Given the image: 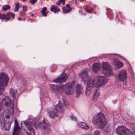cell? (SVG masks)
Masks as SVG:
<instances>
[{"mask_svg":"<svg viewBox=\"0 0 135 135\" xmlns=\"http://www.w3.org/2000/svg\"><path fill=\"white\" fill-rule=\"evenodd\" d=\"M13 114L8 111H4L0 116V121L2 129L5 131L10 130L13 121Z\"/></svg>","mask_w":135,"mask_h":135,"instance_id":"6da1fadb","label":"cell"},{"mask_svg":"<svg viewBox=\"0 0 135 135\" xmlns=\"http://www.w3.org/2000/svg\"><path fill=\"white\" fill-rule=\"evenodd\" d=\"M92 122L95 125L102 129L105 128L107 124L106 118L102 112L96 115L93 118Z\"/></svg>","mask_w":135,"mask_h":135,"instance_id":"7a4b0ae2","label":"cell"},{"mask_svg":"<svg viewBox=\"0 0 135 135\" xmlns=\"http://www.w3.org/2000/svg\"><path fill=\"white\" fill-rule=\"evenodd\" d=\"M1 108L4 111H8L13 114L14 103L9 97L6 96L3 99L1 103Z\"/></svg>","mask_w":135,"mask_h":135,"instance_id":"3957f363","label":"cell"},{"mask_svg":"<svg viewBox=\"0 0 135 135\" xmlns=\"http://www.w3.org/2000/svg\"><path fill=\"white\" fill-rule=\"evenodd\" d=\"M9 80V78L7 74L5 73H0V95L4 92Z\"/></svg>","mask_w":135,"mask_h":135,"instance_id":"277c9868","label":"cell"},{"mask_svg":"<svg viewBox=\"0 0 135 135\" xmlns=\"http://www.w3.org/2000/svg\"><path fill=\"white\" fill-rule=\"evenodd\" d=\"M22 128L23 130L28 135H35V130L26 121H23L22 123Z\"/></svg>","mask_w":135,"mask_h":135,"instance_id":"5b68a950","label":"cell"},{"mask_svg":"<svg viewBox=\"0 0 135 135\" xmlns=\"http://www.w3.org/2000/svg\"><path fill=\"white\" fill-rule=\"evenodd\" d=\"M75 82H70L64 86V92L67 95L73 94L74 93Z\"/></svg>","mask_w":135,"mask_h":135,"instance_id":"8992f818","label":"cell"},{"mask_svg":"<svg viewBox=\"0 0 135 135\" xmlns=\"http://www.w3.org/2000/svg\"><path fill=\"white\" fill-rule=\"evenodd\" d=\"M103 72L104 74L107 77H111L113 75V72L111 66L107 62H103L102 63Z\"/></svg>","mask_w":135,"mask_h":135,"instance_id":"52a82bcc","label":"cell"},{"mask_svg":"<svg viewBox=\"0 0 135 135\" xmlns=\"http://www.w3.org/2000/svg\"><path fill=\"white\" fill-rule=\"evenodd\" d=\"M116 131L119 135H134L129 129L122 126L118 127Z\"/></svg>","mask_w":135,"mask_h":135,"instance_id":"ba28073f","label":"cell"},{"mask_svg":"<svg viewBox=\"0 0 135 135\" xmlns=\"http://www.w3.org/2000/svg\"><path fill=\"white\" fill-rule=\"evenodd\" d=\"M107 82V79L105 77L99 76L96 80L95 85L97 87H100L105 85Z\"/></svg>","mask_w":135,"mask_h":135,"instance_id":"9c48e42d","label":"cell"},{"mask_svg":"<svg viewBox=\"0 0 135 135\" xmlns=\"http://www.w3.org/2000/svg\"><path fill=\"white\" fill-rule=\"evenodd\" d=\"M40 128L44 134H48L50 131V126L45 121H44L40 124Z\"/></svg>","mask_w":135,"mask_h":135,"instance_id":"30bf717a","label":"cell"},{"mask_svg":"<svg viewBox=\"0 0 135 135\" xmlns=\"http://www.w3.org/2000/svg\"><path fill=\"white\" fill-rule=\"evenodd\" d=\"M94 84V81L93 80H90L88 82L87 85L86 86V96H89L92 92V89L93 88Z\"/></svg>","mask_w":135,"mask_h":135,"instance_id":"8fae6325","label":"cell"},{"mask_svg":"<svg viewBox=\"0 0 135 135\" xmlns=\"http://www.w3.org/2000/svg\"><path fill=\"white\" fill-rule=\"evenodd\" d=\"M67 77H68L67 74L66 73H63L58 78L54 79V82L55 83H64L67 80Z\"/></svg>","mask_w":135,"mask_h":135,"instance_id":"7c38bea8","label":"cell"},{"mask_svg":"<svg viewBox=\"0 0 135 135\" xmlns=\"http://www.w3.org/2000/svg\"><path fill=\"white\" fill-rule=\"evenodd\" d=\"M51 88L54 90L60 93H62L64 92V86L63 85L57 86V85H51Z\"/></svg>","mask_w":135,"mask_h":135,"instance_id":"4fadbf2b","label":"cell"},{"mask_svg":"<svg viewBox=\"0 0 135 135\" xmlns=\"http://www.w3.org/2000/svg\"><path fill=\"white\" fill-rule=\"evenodd\" d=\"M48 113L51 118H54L55 117H57L58 116V112L56 109L54 108H50L48 109Z\"/></svg>","mask_w":135,"mask_h":135,"instance_id":"5bb4252c","label":"cell"},{"mask_svg":"<svg viewBox=\"0 0 135 135\" xmlns=\"http://www.w3.org/2000/svg\"><path fill=\"white\" fill-rule=\"evenodd\" d=\"M118 79L121 81H124L127 78V74L126 71H122L118 74Z\"/></svg>","mask_w":135,"mask_h":135,"instance_id":"9a60e30c","label":"cell"},{"mask_svg":"<svg viewBox=\"0 0 135 135\" xmlns=\"http://www.w3.org/2000/svg\"><path fill=\"white\" fill-rule=\"evenodd\" d=\"M89 71L88 70L84 71L80 73V76L81 78L85 81H86L90 78V76L89 75Z\"/></svg>","mask_w":135,"mask_h":135,"instance_id":"2e32d148","label":"cell"},{"mask_svg":"<svg viewBox=\"0 0 135 135\" xmlns=\"http://www.w3.org/2000/svg\"><path fill=\"white\" fill-rule=\"evenodd\" d=\"M113 63L114 65H115V68L117 69H119L122 68V67H123L124 66L123 63L117 59H114L113 61Z\"/></svg>","mask_w":135,"mask_h":135,"instance_id":"e0dca14e","label":"cell"},{"mask_svg":"<svg viewBox=\"0 0 135 135\" xmlns=\"http://www.w3.org/2000/svg\"><path fill=\"white\" fill-rule=\"evenodd\" d=\"M83 91V87L80 84H78L76 87V93H77V97L79 98L80 95L82 94Z\"/></svg>","mask_w":135,"mask_h":135,"instance_id":"ac0fdd59","label":"cell"},{"mask_svg":"<svg viewBox=\"0 0 135 135\" xmlns=\"http://www.w3.org/2000/svg\"><path fill=\"white\" fill-rule=\"evenodd\" d=\"M100 68V65L98 63H95L92 66V70L95 73H97L99 71Z\"/></svg>","mask_w":135,"mask_h":135,"instance_id":"d6986e66","label":"cell"},{"mask_svg":"<svg viewBox=\"0 0 135 135\" xmlns=\"http://www.w3.org/2000/svg\"><path fill=\"white\" fill-rule=\"evenodd\" d=\"M55 109H56V111H57V112H62L63 110V105H62V103L61 102H59L58 104L57 105Z\"/></svg>","mask_w":135,"mask_h":135,"instance_id":"ffe728a7","label":"cell"},{"mask_svg":"<svg viewBox=\"0 0 135 135\" xmlns=\"http://www.w3.org/2000/svg\"><path fill=\"white\" fill-rule=\"evenodd\" d=\"M16 126H15L13 135H23V134L21 132L20 130L19 127L18 126V125L17 124V122H16Z\"/></svg>","mask_w":135,"mask_h":135,"instance_id":"44dd1931","label":"cell"},{"mask_svg":"<svg viewBox=\"0 0 135 135\" xmlns=\"http://www.w3.org/2000/svg\"><path fill=\"white\" fill-rule=\"evenodd\" d=\"M63 10L64 13H67L68 12H70L71 11L72 8L70 7V5H66L65 7L63 8Z\"/></svg>","mask_w":135,"mask_h":135,"instance_id":"7402d4cb","label":"cell"},{"mask_svg":"<svg viewBox=\"0 0 135 135\" xmlns=\"http://www.w3.org/2000/svg\"><path fill=\"white\" fill-rule=\"evenodd\" d=\"M100 92H99V90H96V92L95 93L94 95L93 96V100L94 101H96L98 99L99 97L100 96Z\"/></svg>","mask_w":135,"mask_h":135,"instance_id":"603a6c76","label":"cell"},{"mask_svg":"<svg viewBox=\"0 0 135 135\" xmlns=\"http://www.w3.org/2000/svg\"><path fill=\"white\" fill-rule=\"evenodd\" d=\"M78 126H79L80 127L82 128L83 129H89V128L88 126L87 125V124L84 123V122H81L79 123V124H78Z\"/></svg>","mask_w":135,"mask_h":135,"instance_id":"cb8c5ba5","label":"cell"},{"mask_svg":"<svg viewBox=\"0 0 135 135\" xmlns=\"http://www.w3.org/2000/svg\"><path fill=\"white\" fill-rule=\"evenodd\" d=\"M15 17V15L14 14L12 13L11 12H9V13H8L6 15V19L7 20H9V19H10L11 18H12V19H14V18Z\"/></svg>","mask_w":135,"mask_h":135,"instance_id":"d4e9b609","label":"cell"},{"mask_svg":"<svg viewBox=\"0 0 135 135\" xmlns=\"http://www.w3.org/2000/svg\"><path fill=\"white\" fill-rule=\"evenodd\" d=\"M51 11L53 12L56 13V12H59L60 11V9L57 6H53L51 8Z\"/></svg>","mask_w":135,"mask_h":135,"instance_id":"484cf974","label":"cell"},{"mask_svg":"<svg viewBox=\"0 0 135 135\" xmlns=\"http://www.w3.org/2000/svg\"><path fill=\"white\" fill-rule=\"evenodd\" d=\"M47 9L46 8H44L42 9V14L43 16H47Z\"/></svg>","mask_w":135,"mask_h":135,"instance_id":"4316f807","label":"cell"},{"mask_svg":"<svg viewBox=\"0 0 135 135\" xmlns=\"http://www.w3.org/2000/svg\"><path fill=\"white\" fill-rule=\"evenodd\" d=\"M10 8V6L9 5H5L3 8V9L4 11H6L9 10Z\"/></svg>","mask_w":135,"mask_h":135,"instance_id":"83f0119b","label":"cell"},{"mask_svg":"<svg viewBox=\"0 0 135 135\" xmlns=\"http://www.w3.org/2000/svg\"><path fill=\"white\" fill-rule=\"evenodd\" d=\"M19 5L18 4V3H17L16 4V7L15 9V11H18L19 9Z\"/></svg>","mask_w":135,"mask_h":135,"instance_id":"f1b7e54d","label":"cell"},{"mask_svg":"<svg viewBox=\"0 0 135 135\" xmlns=\"http://www.w3.org/2000/svg\"><path fill=\"white\" fill-rule=\"evenodd\" d=\"M100 132L99 131L96 130L94 132V135H100Z\"/></svg>","mask_w":135,"mask_h":135,"instance_id":"f546056e","label":"cell"},{"mask_svg":"<svg viewBox=\"0 0 135 135\" xmlns=\"http://www.w3.org/2000/svg\"><path fill=\"white\" fill-rule=\"evenodd\" d=\"M71 119L72 120H73V121H77V118H76L75 116H73V115H71Z\"/></svg>","mask_w":135,"mask_h":135,"instance_id":"4dcf8cb0","label":"cell"},{"mask_svg":"<svg viewBox=\"0 0 135 135\" xmlns=\"http://www.w3.org/2000/svg\"><path fill=\"white\" fill-rule=\"evenodd\" d=\"M37 1V0H30V3L32 4H34Z\"/></svg>","mask_w":135,"mask_h":135,"instance_id":"1f68e13d","label":"cell"},{"mask_svg":"<svg viewBox=\"0 0 135 135\" xmlns=\"http://www.w3.org/2000/svg\"><path fill=\"white\" fill-rule=\"evenodd\" d=\"M28 10V8H27V7L26 6H23V11H26Z\"/></svg>","mask_w":135,"mask_h":135,"instance_id":"d6a6232c","label":"cell"},{"mask_svg":"<svg viewBox=\"0 0 135 135\" xmlns=\"http://www.w3.org/2000/svg\"><path fill=\"white\" fill-rule=\"evenodd\" d=\"M1 103H0V111L1 110Z\"/></svg>","mask_w":135,"mask_h":135,"instance_id":"836d02e7","label":"cell"},{"mask_svg":"<svg viewBox=\"0 0 135 135\" xmlns=\"http://www.w3.org/2000/svg\"></svg>","mask_w":135,"mask_h":135,"instance_id":"e575fe53","label":"cell"}]
</instances>
